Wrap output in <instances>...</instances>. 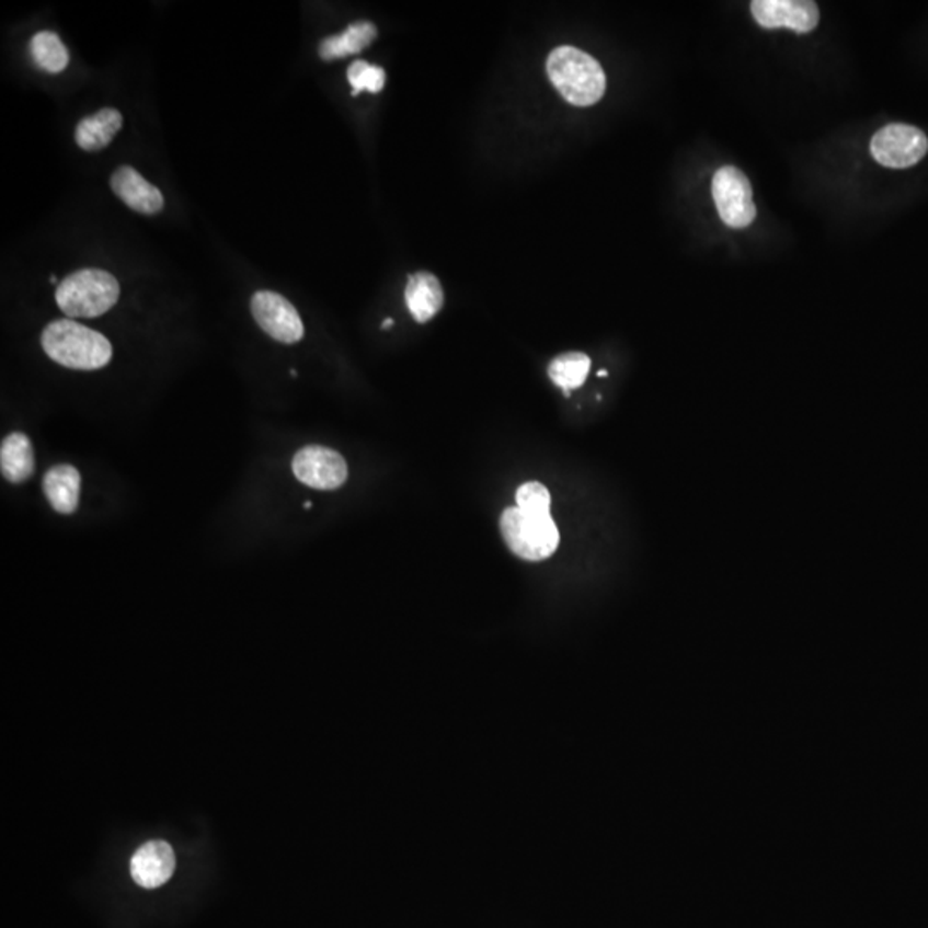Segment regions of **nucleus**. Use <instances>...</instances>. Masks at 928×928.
I'll list each match as a JSON object with an SVG mask.
<instances>
[{"instance_id": "obj_6", "label": "nucleus", "mask_w": 928, "mask_h": 928, "mask_svg": "<svg viewBox=\"0 0 928 928\" xmlns=\"http://www.w3.org/2000/svg\"><path fill=\"white\" fill-rule=\"evenodd\" d=\"M870 152L884 168H912L927 156V135L909 124H889L873 135Z\"/></svg>"}, {"instance_id": "obj_23", "label": "nucleus", "mask_w": 928, "mask_h": 928, "mask_svg": "<svg viewBox=\"0 0 928 928\" xmlns=\"http://www.w3.org/2000/svg\"><path fill=\"white\" fill-rule=\"evenodd\" d=\"M50 283H54V284H56V283H57V277H56V275H50Z\"/></svg>"}, {"instance_id": "obj_19", "label": "nucleus", "mask_w": 928, "mask_h": 928, "mask_svg": "<svg viewBox=\"0 0 928 928\" xmlns=\"http://www.w3.org/2000/svg\"><path fill=\"white\" fill-rule=\"evenodd\" d=\"M347 81L353 87V95L359 92L379 93L386 84V71L379 66L368 65L365 60H355L347 69Z\"/></svg>"}, {"instance_id": "obj_20", "label": "nucleus", "mask_w": 928, "mask_h": 928, "mask_svg": "<svg viewBox=\"0 0 928 928\" xmlns=\"http://www.w3.org/2000/svg\"><path fill=\"white\" fill-rule=\"evenodd\" d=\"M519 509L534 514H550V494L542 483L528 482L516 492Z\"/></svg>"}, {"instance_id": "obj_10", "label": "nucleus", "mask_w": 928, "mask_h": 928, "mask_svg": "<svg viewBox=\"0 0 928 928\" xmlns=\"http://www.w3.org/2000/svg\"><path fill=\"white\" fill-rule=\"evenodd\" d=\"M111 186L112 192L138 214L153 216L164 208V196L159 192V187L148 183L140 172L129 165L116 169L111 177Z\"/></svg>"}, {"instance_id": "obj_15", "label": "nucleus", "mask_w": 928, "mask_h": 928, "mask_svg": "<svg viewBox=\"0 0 928 928\" xmlns=\"http://www.w3.org/2000/svg\"><path fill=\"white\" fill-rule=\"evenodd\" d=\"M123 128V116L116 108H102L93 116L84 117L77 126L75 138L78 147L87 152H99L107 147Z\"/></svg>"}, {"instance_id": "obj_17", "label": "nucleus", "mask_w": 928, "mask_h": 928, "mask_svg": "<svg viewBox=\"0 0 928 928\" xmlns=\"http://www.w3.org/2000/svg\"><path fill=\"white\" fill-rule=\"evenodd\" d=\"M592 359L585 353H564L552 359L549 365V377L555 386L561 387L562 391L570 396L573 389H578L586 382L588 371H591Z\"/></svg>"}, {"instance_id": "obj_21", "label": "nucleus", "mask_w": 928, "mask_h": 928, "mask_svg": "<svg viewBox=\"0 0 928 928\" xmlns=\"http://www.w3.org/2000/svg\"><path fill=\"white\" fill-rule=\"evenodd\" d=\"M392 323H394V320H392V319H387V320H386V322H383L382 329H389V328H392Z\"/></svg>"}, {"instance_id": "obj_1", "label": "nucleus", "mask_w": 928, "mask_h": 928, "mask_svg": "<svg viewBox=\"0 0 928 928\" xmlns=\"http://www.w3.org/2000/svg\"><path fill=\"white\" fill-rule=\"evenodd\" d=\"M48 358L72 370H99L112 358L108 339L72 320H56L42 332Z\"/></svg>"}, {"instance_id": "obj_3", "label": "nucleus", "mask_w": 928, "mask_h": 928, "mask_svg": "<svg viewBox=\"0 0 928 928\" xmlns=\"http://www.w3.org/2000/svg\"><path fill=\"white\" fill-rule=\"evenodd\" d=\"M119 283L100 268H83L68 275L56 291L57 305L71 319L104 316L119 299Z\"/></svg>"}, {"instance_id": "obj_11", "label": "nucleus", "mask_w": 928, "mask_h": 928, "mask_svg": "<svg viewBox=\"0 0 928 928\" xmlns=\"http://www.w3.org/2000/svg\"><path fill=\"white\" fill-rule=\"evenodd\" d=\"M175 869V857L165 841H150L135 852L131 860V877L145 889H156L171 879Z\"/></svg>"}, {"instance_id": "obj_5", "label": "nucleus", "mask_w": 928, "mask_h": 928, "mask_svg": "<svg viewBox=\"0 0 928 928\" xmlns=\"http://www.w3.org/2000/svg\"><path fill=\"white\" fill-rule=\"evenodd\" d=\"M712 196L722 222L731 229H745L757 219L754 190L745 172L725 165L713 174Z\"/></svg>"}, {"instance_id": "obj_14", "label": "nucleus", "mask_w": 928, "mask_h": 928, "mask_svg": "<svg viewBox=\"0 0 928 928\" xmlns=\"http://www.w3.org/2000/svg\"><path fill=\"white\" fill-rule=\"evenodd\" d=\"M0 470L11 483H23L35 471V455L28 435L14 432L0 446Z\"/></svg>"}, {"instance_id": "obj_8", "label": "nucleus", "mask_w": 928, "mask_h": 928, "mask_svg": "<svg viewBox=\"0 0 928 928\" xmlns=\"http://www.w3.org/2000/svg\"><path fill=\"white\" fill-rule=\"evenodd\" d=\"M252 316L262 331L283 344L299 343L305 335L298 310L284 296L259 291L252 298Z\"/></svg>"}, {"instance_id": "obj_7", "label": "nucleus", "mask_w": 928, "mask_h": 928, "mask_svg": "<svg viewBox=\"0 0 928 928\" xmlns=\"http://www.w3.org/2000/svg\"><path fill=\"white\" fill-rule=\"evenodd\" d=\"M293 473L299 482L317 491H334L347 479V465L334 449L307 446L293 458Z\"/></svg>"}, {"instance_id": "obj_9", "label": "nucleus", "mask_w": 928, "mask_h": 928, "mask_svg": "<svg viewBox=\"0 0 928 928\" xmlns=\"http://www.w3.org/2000/svg\"><path fill=\"white\" fill-rule=\"evenodd\" d=\"M752 14L761 28H789L801 35L817 28L821 20L818 5L812 0H754Z\"/></svg>"}, {"instance_id": "obj_22", "label": "nucleus", "mask_w": 928, "mask_h": 928, "mask_svg": "<svg viewBox=\"0 0 928 928\" xmlns=\"http://www.w3.org/2000/svg\"><path fill=\"white\" fill-rule=\"evenodd\" d=\"M597 375H598V377H607V375H609V371H607V370H598V374H597Z\"/></svg>"}, {"instance_id": "obj_12", "label": "nucleus", "mask_w": 928, "mask_h": 928, "mask_svg": "<svg viewBox=\"0 0 928 928\" xmlns=\"http://www.w3.org/2000/svg\"><path fill=\"white\" fill-rule=\"evenodd\" d=\"M404 296H406L408 310L420 323L434 319L444 305L443 286L431 272H416L410 275Z\"/></svg>"}, {"instance_id": "obj_16", "label": "nucleus", "mask_w": 928, "mask_h": 928, "mask_svg": "<svg viewBox=\"0 0 928 928\" xmlns=\"http://www.w3.org/2000/svg\"><path fill=\"white\" fill-rule=\"evenodd\" d=\"M377 38V28L370 21H356L339 35L329 36L319 47L323 60L343 59L362 53Z\"/></svg>"}, {"instance_id": "obj_4", "label": "nucleus", "mask_w": 928, "mask_h": 928, "mask_svg": "<svg viewBox=\"0 0 928 928\" xmlns=\"http://www.w3.org/2000/svg\"><path fill=\"white\" fill-rule=\"evenodd\" d=\"M501 534L514 554L525 561H543L558 550L559 530L550 514L509 507L501 516Z\"/></svg>"}, {"instance_id": "obj_2", "label": "nucleus", "mask_w": 928, "mask_h": 928, "mask_svg": "<svg viewBox=\"0 0 928 928\" xmlns=\"http://www.w3.org/2000/svg\"><path fill=\"white\" fill-rule=\"evenodd\" d=\"M547 75L555 90L576 107H591L606 93V72L600 62L570 45L550 53Z\"/></svg>"}, {"instance_id": "obj_18", "label": "nucleus", "mask_w": 928, "mask_h": 928, "mask_svg": "<svg viewBox=\"0 0 928 928\" xmlns=\"http://www.w3.org/2000/svg\"><path fill=\"white\" fill-rule=\"evenodd\" d=\"M33 62L50 75L65 71L69 65V53L59 35L54 32H41L30 42Z\"/></svg>"}, {"instance_id": "obj_13", "label": "nucleus", "mask_w": 928, "mask_h": 928, "mask_svg": "<svg viewBox=\"0 0 928 928\" xmlns=\"http://www.w3.org/2000/svg\"><path fill=\"white\" fill-rule=\"evenodd\" d=\"M81 474L71 465H57L44 477L48 504L60 514H72L80 503Z\"/></svg>"}]
</instances>
